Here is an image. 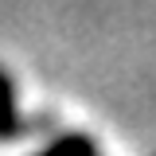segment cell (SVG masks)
I'll use <instances>...</instances> for the list:
<instances>
[{
    "mask_svg": "<svg viewBox=\"0 0 156 156\" xmlns=\"http://www.w3.org/2000/svg\"><path fill=\"white\" fill-rule=\"evenodd\" d=\"M0 129L8 133L12 129V109H8V86L0 82Z\"/></svg>",
    "mask_w": 156,
    "mask_h": 156,
    "instance_id": "6da1fadb",
    "label": "cell"
}]
</instances>
